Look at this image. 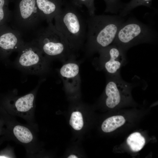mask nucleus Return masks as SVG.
Instances as JSON below:
<instances>
[{
    "label": "nucleus",
    "instance_id": "nucleus-1",
    "mask_svg": "<svg viewBox=\"0 0 158 158\" xmlns=\"http://www.w3.org/2000/svg\"><path fill=\"white\" fill-rule=\"evenodd\" d=\"M120 15L89 16L87 19L86 38L88 49L94 52L112 44L117 33L125 21Z\"/></svg>",
    "mask_w": 158,
    "mask_h": 158
},
{
    "label": "nucleus",
    "instance_id": "nucleus-2",
    "mask_svg": "<svg viewBox=\"0 0 158 158\" xmlns=\"http://www.w3.org/2000/svg\"><path fill=\"white\" fill-rule=\"evenodd\" d=\"M72 3L64 6L54 18L56 29L63 36L71 48L79 47L86 40V20Z\"/></svg>",
    "mask_w": 158,
    "mask_h": 158
},
{
    "label": "nucleus",
    "instance_id": "nucleus-3",
    "mask_svg": "<svg viewBox=\"0 0 158 158\" xmlns=\"http://www.w3.org/2000/svg\"><path fill=\"white\" fill-rule=\"evenodd\" d=\"M157 37V32L151 27L130 18L122 23L112 44L126 53L139 44L152 43Z\"/></svg>",
    "mask_w": 158,
    "mask_h": 158
},
{
    "label": "nucleus",
    "instance_id": "nucleus-4",
    "mask_svg": "<svg viewBox=\"0 0 158 158\" xmlns=\"http://www.w3.org/2000/svg\"><path fill=\"white\" fill-rule=\"evenodd\" d=\"M39 41L42 52L49 56H63L68 54L71 49L66 39L51 22L41 31Z\"/></svg>",
    "mask_w": 158,
    "mask_h": 158
},
{
    "label": "nucleus",
    "instance_id": "nucleus-5",
    "mask_svg": "<svg viewBox=\"0 0 158 158\" xmlns=\"http://www.w3.org/2000/svg\"><path fill=\"white\" fill-rule=\"evenodd\" d=\"M104 68L110 77L120 76L121 68L126 63L125 53L112 44L99 51Z\"/></svg>",
    "mask_w": 158,
    "mask_h": 158
},
{
    "label": "nucleus",
    "instance_id": "nucleus-6",
    "mask_svg": "<svg viewBox=\"0 0 158 158\" xmlns=\"http://www.w3.org/2000/svg\"><path fill=\"white\" fill-rule=\"evenodd\" d=\"M110 77L105 88V103L109 108H113L120 104L122 95L128 92L132 86L120 76Z\"/></svg>",
    "mask_w": 158,
    "mask_h": 158
},
{
    "label": "nucleus",
    "instance_id": "nucleus-7",
    "mask_svg": "<svg viewBox=\"0 0 158 158\" xmlns=\"http://www.w3.org/2000/svg\"><path fill=\"white\" fill-rule=\"evenodd\" d=\"M43 62L40 51L32 47H28L24 50L18 60L19 63L21 66L34 72L41 70Z\"/></svg>",
    "mask_w": 158,
    "mask_h": 158
},
{
    "label": "nucleus",
    "instance_id": "nucleus-8",
    "mask_svg": "<svg viewBox=\"0 0 158 158\" xmlns=\"http://www.w3.org/2000/svg\"><path fill=\"white\" fill-rule=\"evenodd\" d=\"M40 17L49 23L51 22L63 4V0H36Z\"/></svg>",
    "mask_w": 158,
    "mask_h": 158
},
{
    "label": "nucleus",
    "instance_id": "nucleus-9",
    "mask_svg": "<svg viewBox=\"0 0 158 158\" xmlns=\"http://www.w3.org/2000/svg\"><path fill=\"white\" fill-rule=\"evenodd\" d=\"M35 0H22L19 4V16L25 22H30L40 16Z\"/></svg>",
    "mask_w": 158,
    "mask_h": 158
},
{
    "label": "nucleus",
    "instance_id": "nucleus-10",
    "mask_svg": "<svg viewBox=\"0 0 158 158\" xmlns=\"http://www.w3.org/2000/svg\"><path fill=\"white\" fill-rule=\"evenodd\" d=\"M18 37L11 32H7L0 36V49L4 52H8L13 50L18 45Z\"/></svg>",
    "mask_w": 158,
    "mask_h": 158
},
{
    "label": "nucleus",
    "instance_id": "nucleus-11",
    "mask_svg": "<svg viewBox=\"0 0 158 158\" xmlns=\"http://www.w3.org/2000/svg\"><path fill=\"white\" fill-rule=\"evenodd\" d=\"M125 121V118L122 116H112L107 118L103 122L102 129L104 132H111L123 125Z\"/></svg>",
    "mask_w": 158,
    "mask_h": 158
},
{
    "label": "nucleus",
    "instance_id": "nucleus-12",
    "mask_svg": "<svg viewBox=\"0 0 158 158\" xmlns=\"http://www.w3.org/2000/svg\"><path fill=\"white\" fill-rule=\"evenodd\" d=\"M79 71V67L77 64L69 63H66L62 66L60 73L63 78L68 81L76 79L78 75Z\"/></svg>",
    "mask_w": 158,
    "mask_h": 158
},
{
    "label": "nucleus",
    "instance_id": "nucleus-13",
    "mask_svg": "<svg viewBox=\"0 0 158 158\" xmlns=\"http://www.w3.org/2000/svg\"><path fill=\"white\" fill-rule=\"evenodd\" d=\"M126 141L131 150L134 152L141 150L145 142L144 138L138 132L131 134L127 138Z\"/></svg>",
    "mask_w": 158,
    "mask_h": 158
},
{
    "label": "nucleus",
    "instance_id": "nucleus-14",
    "mask_svg": "<svg viewBox=\"0 0 158 158\" xmlns=\"http://www.w3.org/2000/svg\"><path fill=\"white\" fill-rule=\"evenodd\" d=\"M34 99V95L32 93L18 98L15 103L17 110L21 112H25L29 111L33 107Z\"/></svg>",
    "mask_w": 158,
    "mask_h": 158
},
{
    "label": "nucleus",
    "instance_id": "nucleus-15",
    "mask_svg": "<svg viewBox=\"0 0 158 158\" xmlns=\"http://www.w3.org/2000/svg\"><path fill=\"white\" fill-rule=\"evenodd\" d=\"M152 0H131L129 3L123 5L119 11L120 16L125 17L133 9L137 6L143 5L150 7Z\"/></svg>",
    "mask_w": 158,
    "mask_h": 158
},
{
    "label": "nucleus",
    "instance_id": "nucleus-16",
    "mask_svg": "<svg viewBox=\"0 0 158 158\" xmlns=\"http://www.w3.org/2000/svg\"><path fill=\"white\" fill-rule=\"evenodd\" d=\"M15 136L21 142L27 143L31 142L33 136L31 131L27 128L20 125L15 126L13 129Z\"/></svg>",
    "mask_w": 158,
    "mask_h": 158
},
{
    "label": "nucleus",
    "instance_id": "nucleus-17",
    "mask_svg": "<svg viewBox=\"0 0 158 158\" xmlns=\"http://www.w3.org/2000/svg\"><path fill=\"white\" fill-rule=\"evenodd\" d=\"M71 3L77 7L85 6L87 8L89 16L95 15L96 8L94 0H71Z\"/></svg>",
    "mask_w": 158,
    "mask_h": 158
},
{
    "label": "nucleus",
    "instance_id": "nucleus-18",
    "mask_svg": "<svg viewBox=\"0 0 158 158\" xmlns=\"http://www.w3.org/2000/svg\"><path fill=\"white\" fill-rule=\"evenodd\" d=\"M69 123L75 130H78L81 129L83 125V119L81 113L79 111L73 112L71 115Z\"/></svg>",
    "mask_w": 158,
    "mask_h": 158
},
{
    "label": "nucleus",
    "instance_id": "nucleus-19",
    "mask_svg": "<svg viewBox=\"0 0 158 158\" xmlns=\"http://www.w3.org/2000/svg\"><path fill=\"white\" fill-rule=\"evenodd\" d=\"M106 5L105 12L116 13L122 8L123 5L120 0H104Z\"/></svg>",
    "mask_w": 158,
    "mask_h": 158
},
{
    "label": "nucleus",
    "instance_id": "nucleus-20",
    "mask_svg": "<svg viewBox=\"0 0 158 158\" xmlns=\"http://www.w3.org/2000/svg\"><path fill=\"white\" fill-rule=\"evenodd\" d=\"M4 3V0H0V23L3 21L5 16L3 9Z\"/></svg>",
    "mask_w": 158,
    "mask_h": 158
},
{
    "label": "nucleus",
    "instance_id": "nucleus-21",
    "mask_svg": "<svg viewBox=\"0 0 158 158\" xmlns=\"http://www.w3.org/2000/svg\"><path fill=\"white\" fill-rule=\"evenodd\" d=\"M68 158H77L78 157L74 155H71L69 156Z\"/></svg>",
    "mask_w": 158,
    "mask_h": 158
},
{
    "label": "nucleus",
    "instance_id": "nucleus-22",
    "mask_svg": "<svg viewBox=\"0 0 158 158\" xmlns=\"http://www.w3.org/2000/svg\"><path fill=\"white\" fill-rule=\"evenodd\" d=\"M0 158H8V157H6L4 156H0Z\"/></svg>",
    "mask_w": 158,
    "mask_h": 158
}]
</instances>
